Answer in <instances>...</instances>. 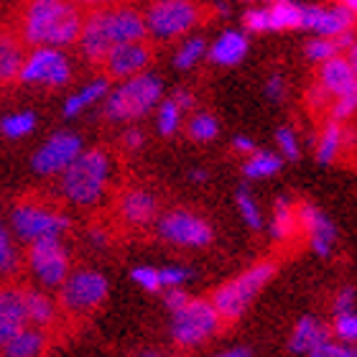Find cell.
<instances>
[{"instance_id": "6da1fadb", "label": "cell", "mask_w": 357, "mask_h": 357, "mask_svg": "<svg viewBox=\"0 0 357 357\" xmlns=\"http://www.w3.org/2000/svg\"><path fill=\"white\" fill-rule=\"evenodd\" d=\"M146 26H143V13L130 6H105L95 8L89 15H84L82 31L77 38L79 54L89 64L102 67L105 56L120 44L130 41H146Z\"/></svg>"}, {"instance_id": "7a4b0ae2", "label": "cell", "mask_w": 357, "mask_h": 357, "mask_svg": "<svg viewBox=\"0 0 357 357\" xmlns=\"http://www.w3.org/2000/svg\"><path fill=\"white\" fill-rule=\"evenodd\" d=\"M84 15L72 0H26L21 13V41L29 46H75Z\"/></svg>"}, {"instance_id": "3957f363", "label": "cell", "mask_w": 357, "mask_h": 357, "mask_svg": "<svg viewBox=\"0 0 357 357\" xmlns=\"http://www.w3.org/2000/svg\"><path fill=\"white\" fill-rule=\"evenodd\" d=\"M112 178V158L102 149H87L59 174V194L75 207H95Z\"/></svg>"}, {"instance_id": "277c9868", "label": "cell", "mask_w": 357, "mask_h": 357, "mask_svg": "<svg viewBox=\"0 0 357 357\" xmlns=\"http://www.w3.org/2000/svg\"><path fill=\"white\" fill-rule=\"evenodd\" d=\"M164 97V82L153 72H143L110 87L102 100V115L112 123H135L156 110Z\"/></svg>"}, {"instance_id": "5b68a950", "label": "cell", "mask_w": 357, "mask_h": 357, "mask_svg": "<svg viewBox=\"0 0 357 357\" xmlns=\"http://www.w3.org/2000/svg\"><path fill=\"white\" fill-rule=\"evenodd\" d=\"M273 275H275V266L271 261L255 263V266L245 268L243 273L235 275L232 281L222 283L220 289H215L209 304L215 306V312L220 314L222 321H238L253 306L255 298L261 296V291L271 283Z\"/></svg>"}, {"instance_id": "8992f818", "label": "cell", "mask_w": 357, "mask_h": 357, "mask_svg": "<svg viewBox=\"0 0 357 357\" xmlns=\"http://www.w3.org/2000/svg\"><path fill=\"white\" fill-rule=\"evenodd\" d=\"M202 21V6L197 0H151L143 26L153 41H176L189 36Z\"/></svg>"}, {"instance_id": "52a82bcc", "label": "cell", "mask_w": 357, "mask_h": 357, "mask_svg": "<svg viewBox=\"0 0 357 357\" xmlns=\"http://www.w3.org/2000/svg\"><path fill=\"white\" fill-rule=\"evenodd\" d=\"M69 227H72V220L59 209L41 204V202H18L10 209V227L8 230L15 240L31 245V243L44 238H61Z\"/></svg>"}, {"instance_id": "ba28073f", "label": "cell", "mask_w": 357, "mask_h": 357, "mask_svg": "<svg viewBox=\"0 0 357 357\" xmlns=\"http://www.w3.org/2000/svg\"><path fill=\"white\" fill-rule=\"evenodd\" d=\"M59 296H56V306L64 309L67 314H82L95 312L97 306H102L110 294V283L107 275L95 271V268H77L69 271V275L61 281Z\"/></svg>"}, {"instance_id": "9c48e42d", "label": "cell", "mask_w": 357, "mask_h": 357, "mask_svg": "<svg viewBox=\"0 0 357 357\" xmlns=\"http://www.w3.org/2000/svg\"><path fill=\"white\" fill-rule=\"evenodd\" d=\"M72 75H75V67L64 49L36 46L26 54L15 82L38 89H61L72 82Z\"/></svg>"}, {"instance_id": "30bf717a", "label": "cell", "mask_w": 357, "mask_h": 357, "mask_svg": "<svg viewBox=\"0 0 357 357\" xmlns=\"http://www.w3.org/2000/svg\"><path fill=\"white\" fill-rule=\"evenodd\" d=\"M220 324L222 319L209 304V298H189L178 312L172 314L169 332L178 347H199L220 332Z\"/></svg>"}, {"instance_id": "8fae6325", "label": "cell", "mask_w": 357, "mask_h": 357, "mask_svg": "<svg viewBox=\"0 0 357 357\" xmlns=\"http://www.w3.org/2000/svg\"><path fill=\"white\" fill-rule=\"evenodd\" d=\"M156 230L161 240L169 245L189 248V250H202L215 243V230L209 220L192 212V209H169L161 217H156Z\"/></svg>"}, {"instance_id": "7c38bea8", "label": "cell", "mask_w": 357, "mask_h": 357, "mask_svg": "<svg viewBox=\"0 0 357 357\" xmlns=\"http://www.w3.org/2000/svg\"><path fill=\"white\" fill-rule=\"evenodd\" d=\"M26 263H29V271L33 273V278L44 289H59L61 281L72 271V258H69V250L61 243V238H44L31 243L29 253H26Z\"/></svg>"}, {"instance_id": "4fadbf2b", "label": "cell", "mask_w": 357, "mask_h": 357, "mask_svg": "<svg viewBox=\"0 0 357 357\" xmlns=\"http://www.w3.org/2000/svg\"><path fill=\"white\" fill-rule=\"evenodd\" d=\"M82 151L84 143L79 135L69 133V130H59V133H54L52 138H46L38 146L33 158H31V166L41 176H59Z\"/></svg>"}, {"instance_id": "5bb4252c", "label": "cell", "mask_w": 357, "mask_h": 357, "mask_svg": "<svg viewBox=\"0 0 357 357\" xmlns=\"http://www.w3.org/2000/svg\"><path fill=\"white\" fill-rule=\"evenodd\" d=\"M296 225L298 232H304L306 238H309V245H312V250L319 258H329V255L335 253L337 240H340L337 225L317 204H312V202L296 204Z\"/></svg>"}, {"instance_id": "9a60e30c", "label": "cell", "mask_w": 357, "mask_h": 357, "mask_svg": "<svg viewBox=\"0 0 357 357\" xmlns=\"http://www.w3.org/2000/svg\"><path fill=\"white\" fill-rule=\"evenodd\" d=\"M153 59V52H151V46L146 41H130V44H120L115 46L107 56H105L102 67H105V75L107 79H130L135 75H143V72H149V64Z\"/></svg>"}, {"instance_id": "2e32d148", "label": "cell", "mask_w": 357, "mask_h": 357, "mask_svg": "<svg viewBox=\"0 0 357 357\" xmlns=\"http://www.w3.org/2000/svg\"><path fill=\"white\" fill-rule=\"evenodd\" d=\"M355 26V13L344 10L342 6H301V26L314 36L335 38L340 33H347Z\"/></svg>"}, {"instance_id": "e0dca14e", "label": "cell", "mask_w": 357, "mask_h": 357, "mask_svg": "<svg viewBox=\"0 0 357 357\" xmlns=\"http://www.w3.org/2000/svg\"><path fill=\"white\" fill-rule=\"evenodd\" d=\"M355 49H350L342 56L319 64V82L327 89L329 97L340 95H357V56Z\"/></svg>"}, {"instance_id": "ac0fdd59", "label": "cell", "mask_w": 357, "mask_h": 357, "mask_svg": "<svg viewBox=\"0 0 357 357\" xmlns=\"http://www.w3.org/2000/svg\"><path fill=\"white\" fill-rule=\"evenodd\" d=\"M118 217L130 227H149L158 217V199L156 194L141 186H133L120 194L118 199Z\"/></svg>"}, {"instance_id": "d6986e66", "label": "cell", "mask_w": 357, "mask_h": 357, "mask_svg": "<svg viewBox=\"0 0 357 357\" xmlns=\"http://www.w3.org/2000/svg\"><path fill=\"white\" fill-rule=\"evenodd\" d=\"M194 107V95L189 89H176L174 95L161 97V102L156 105V128L164 138H174L181 130L184 123V112Z\"/></svg>"}, {"instance_id": "ffe728a7", "label": "cell", "mask_w": 357, "mask_h": 357, "mask_svg": "<svg viewBox=\"0 0 357 357\" xmlns=\"http://www.w3.org/2000/svg\"><path fill=\"white\" fill-rule=\"evenodd\" d=\"M29 324L21 286H0V347Z\"/></svg>"}, {"instance_id": "44dd1931", "label": "cell", "mask_w": 357, "mask_h": 357, "mask_svg": "<svg viewBox=\"0 0 357 357\" xmlns=\"http://www.w3.org/2000/svg\"><path fill=\"white\" fill-rule=\"evenodd\" d=\"M250 41H248L245 31H222L220 36L207 46V59L217 67H238L240 61L248 56Z\"/></svg>"}, {"instance_id": "7402d4cb", "label": "cell", "mask_w": 357, "mask_h": 357, "mask_svg": "<svg viewBox=\"0 0 357 357\" xmlns=\"http://www.w3.org/2000/svg\"><path fill=\"white\" fill-rule=\"evenodd\" d=\"M110 87L112 84L107 77L89 79V82L82 84L77 92L67 95V100H64V105H61V115H64V118H77V115H82L84 110L95 107L97 102H102L105 97H107V92H110Z\"/></svg>"}, {"instance_id": "603a6c76", "label": "cell", "mask_w": 357, "mask_h": 357, "mask_svg": "<svg viewBox=\"0 0 357 357\" xmlns=\"http://www.w3.org/2000/svg\"><path fill=\"white\" fill-rule=\"evenodd\" d=\"M350 143H355V133L347 130L344 126H340V123H332V120H329L327 126L321 128L319 138H317V161H319L321 166L335 164Z\"/></svg>"}, {"instance_id": "cb8c5ba5", "label": "cell", "mask_w": 357, "mask_h": 357, "mask_svg": "<svg viewBox=\"0 0 357 357\" xmlns=\"http://www.w3.org/2000/svg\"><path fill=\"white\" fill-rule=\"evenodd\" d=\"M329 337H332V332H329V327L321 319H317V317H301L294 324V329H291L289 350L296 352V355H309L317 344L329 340Z\"/></svg>"}, {"instance_id": "d4e9b609", "label": "cell", "mask_w": 357, "mask_h": 357, "mask_svg": "<svg viewBox=\"0 0 357 357\" xmlns=\"http://www.w3.org/2000/svg\"><path fill=\"white\" fill-rule=\"evenodd\" d=\"M23 304H26V319H29V327H52L56 321V314H59V306H56V298H52L46 291L38 289H23Z\"/></svg>"}, {"instance_id": "484cf974", "label": "cell", "mask_w": 357, "mask_h": 357, "mask_svg": "<svg viewBox=\"0 0 357 357\" xmlns=\"http://www.w3.org/2000/svg\"><path fill=\"white\" fill-rule=\"evenodd\" d=\"M350 49H355V33L347 31V33H340V36L329 38V36H314L312 41H306V59L312 64H324V61L335 59V56H342Z\"/></svg>"}, {"instance_id": "4316f807", "label": "cell", "mask_w": 357, "mask_h": 357, "mask_svg": "<svg viewBox=\"0 0 357 357\" xmlns=\"http://www.w3.org/2000/svg\"><path fill=\"white\" fill-rule=\"evenodd\" d=\"M46 342H49V340H46V335L41 329L26 324V327L18 329L0 350H3L6 357H41L46 350Z\"/></svg>"}, {"instance_id": "83f0119b", "label": "cell", "mask_w": 357, "mask_h": 357, "mask_svg": "<svg viewBox=\"0 0 357 357\" xmlns=\"http://www.w3.org/2000/svg\"><path fill=\"white\" fill-rule=\"evenodd\" d=\"M271 238L275 243H289L294 240V235L298 232L296 225V204L289 199V197H278L273 204V212H271Z\"/></svg>"}, {"instance_id": "f1b7e54d", "label": "cell", "mask_w": 357, "mask_h": 357, "mask_svg": "<svg viewBox=\"0 0 357 357\" xmlns=\"http://www.w3.org/2000/svg\"><path fill=\"white\" fill-rule=\"evenodd\" d=\"M23 59L26 52L21 38L13 33H0V84H10L18 79Z\"/></svg>"}, {"instance_id": "f546056e", "label": "cell", "mask_w": 357, "mask_h": 357, "mask_svg": "<svg viewBox=\"0 0 357 357\" xmlns=\"http://www.w3.org/2000/svg\"><path fill=\"white\" fill-rule=\"evenodd\" d=\"M283 169V158L273 151H253L243 164L248 178H271Z\"/></svg>"}, {"instance_id": "4dcf8cb0", "label": "cell", "mask_w": 357, "mask_h": 357, "mask_svg": "<svg viewBox=\"0 0 357 357\" xmlns=\"http://www.w3.org/2000/svg\"><path fill=\"white\" fill-rule=\"evenodd\" d=\"M204 59H207V41L202 36H192L189 33V36H184L176 54H174V67L181 69V72H189V69H194Z\"/></svg>"}, {"instance_id": "1f68e13d", "label": "cell", "mask_w": 357, "mask_h": 357, "mask_svg": "<svg viewBox=\"0 0 357 357\" xmlns=\"http://www.w3.org/2000/svg\"><path fill=\"white\" fill-rule=\"evenodd\" d=\"M271 31H296L301 26V6L294 0H281L268 6Z\"/></svg>"}, {"instance_id": "d6a6232c", "label": "cell", "mask_w": 357, "mask_h": 357, "mask_svg": "<svg viewBox=\"0 0 357 357\" xmlns=\"http://www.w3.org/2000/svg\"><path fill=\"white\" fill-rule=\"evenodd\" d=\"M36 130V112L31 110H15L8 112L6 118H0V133L10 141H21L26 135Z\"/></svg>"}, {"instance_id": "836d02e7", "label": "cell", "mask_w": 357, "mask_h": 357, "mask_svg": "<svg viewBox=\"0 0 357 357\" xmlns=\"http://www.w3.org/2000/svg\"><path fill=\"white\" fill-rule=\"evenodd\" d=\"M186 133L194 143H212L220 135V120L212 112H194L186 126Z\"/></svg>"}, {"instance_id": "e575fe53", "label": "cell", "mask_w": 357, "mask_h": 357, "mask_svg": "<svg viewBox=\"0 0 357 357\" xmlns=\"http://www.w3.org/2000/svg\"><path fill=\"white\" fill-rule=\"evenodd\" d=\"M235 202H238V212H240V217H243V222H245L250 230H263V209H261V204H258V199L250 194L248 186H240Z\"/></svg>"}, {"instance_id": "d590c367", "label": "cell", "mask_w": 357, "mask_h": 357, "mask_svg": "<svg viewBox=\"0 0 357 357\" xmlns=\"http://www.w3.org/2000/svg\"><path fill=\"white\" fill-rule=\"evenodd\" d=\"M18 263H21V255H18V248H15V238L10 235L6 225L0 222V275L15 273Z\"/></svg>"}, {"instance_id": "8d00e7d4", "label": "cell", "mask_w": 357, "mask_h": 357, "mask_svg": "<svg viewBox=\"0 0 357 357\" xmlns=\"http://www.w3.org/2000/svg\"><path fill=\"white\" fill-rule=\"evenodd\" d=\"M275 146H278V156L283 161H298L301 158V141H298V133L291 126H283L275 130Z\"/></svg>"}, {"instance_id": "74e56055", "label": "cell", "mask_w": 357, "mask_h": 357, "mask_svg": "<svg viewBox=\"0 0 357 357\" xmlns=\"http://www.w3.org/2000/svg\"><path fill=\"white\" fill-rule=\"evenodd\" d=\"M335 337L344 344H355L357 340V314L355 312H335V321H332V329Z\"/></svg>"}, {"instance_id": "f35d334b", "label": "cell", "mask_w": 357, "mask_h": 357, "mask_svg": "<svg viewBox=\"0 0 357 357\" xmlns=\"http://www.w3.org/2000/svg\"><path fill=\"white\" fill-rule=\"evenodd\" d=\"M355 107H357V95H340V97H332V102H329L327 110H329L332 123L344 126V123L355 115Z\"/></svg>"}, {"instance_id": "ab89813d", "label": "cell", "mask_w": 357, "mask_h": 357, "mask_svg": "<svg viewBox=\"0 0 357 357\" xmlns=\"http://www.w3.org/2000/svg\"><path fill=\"white\" fill-rule=\"evenodd\" d=\"M158 278H161L164 289H184V283L194 278V271L186 266H166L158 268Z\"/></svg>"}, {"instance_id": "60d3db41", "label": "cell", "mask_w": 357, "mask_h": 357, "mask_svg": "<svg viewBox=\"0 0 357 357\" xmlns=\"http://www.w3.org/2000/svg\"><path fill=\"white\" fill-rule=\"evenodd\" d=\"M130 278H133L135 286H141L143 291L149 294H161L164 286H161V278H158V268L153 266H135L130 271Z\"/></svg>"}, {"instance_id": "b9f144b4", "label": "cell", "mask_w": 357, "mask_h": 357, "mask_svg": "<svg viewBox=\"0 0 357 357\" xmlns=\"http://www.w3.org/2000/svg\"><path fill=\"white\" fill-rule=\"evenodd\" d=\"M243 29L248 33H268L271 31V18H268V6L250 8L243 15Z\"/></svg>"}, {"instance_id": "7bdbcfd3", "label": "cell", "mask_w": 357, "mask_h": 357, "mask_svg": "<svg viewBox=\"0 0 357 357\" xmlns=\"http://www.w3.org/2000/svg\"><path fill=\"white\" fill-rule=\"evenodd\" d=\"M306 357H357L355 344H344V342H332V337L319 342Z\"/></svg>"}, {"instance_id": "ee69618b", "label": "cell", "mask_w": 357, "mask_h": 357, "mask_svg": "<svg viewBox=\"0 0 357 357\" xmlns=\"http://www.w3.org/2000/svg\"><path fill=\"white\" fill-rule=\"evenodd\" d=\"M306 102H309L312 110H327L329 102H332V97H329V92L321 87V84H314V87L306 92Z\"/></svg>"}, {"instance_id": "f6af8a7d", "label": "cell", "mask_w": 357, "mask_h": 357, "mask_svg": "<svg viewBox=\"0 0 357 357\" xmlns=\"http://www.w3.org/2000/svg\"><path fill=\"white\" fill-rule=\"evenodd\" d=\"M283 95H286V82H283L281 75H271L266 79V97L271 102H281Z\"/></svg>"}, {"instance_id": "bcb514c9", "label": "cell", "mask_w": 357, "mask_h": 357, "mask_svg": "<svg viewBox=\"0 0 357 357\" xmlns=\"http://www.w3.org/2000/svg\"><path fill=\"white\" fill-rule=\"evenodd\" d=\"M120 143H123V149L126 151H138L146 143V135H143L141 128H126L123 130V138H120Z\"/></svg>"}, {"instance_id": "7dc6e473", "label": "cell", "mask_w": 357, "mask_h": 357, "mask_svg": "<svg viewBox=\"0 0 357 357\" xmlns=\"http://www.w3.org/2000/svg\"><path fill=\"white\" fill-rule=\"evenodd\" d=\"M335 312H355V289L352 286H344V289L337 291Z\"/></svg>"}, {"instance_id": "c3c4849f", "label": "cell", "mask_w": 357, "mask_h": 357, "mask_svg": "<svg viewBox=\"0 0 357 357\" xmlns=\"http://www.w3.org/2000/svg\"><path fill=\"white\" fill-rule=\"evenodd\" d=\"M189 298H192V296H189L184 289H166L164 304H166V309L174 314V312H178V309H181V306H184Z\"/></svg>"}, {"instance_id": "681fc988", "label": "cell", "mask_w": 357, "mask_h": 357, "mask_svg": "<svg viewBox=\"0 0 357 357\" xmlns=\"http://www.w3.org/2000/svg\"><path fill=\"white\" fill-rule=\"evenodd\" d=\"M232 149L238 151V153H243V156H250L253 151H258V146H255V141L248 138V135H235V138H232Z\"/></svg>"}, {"instance_id": "f907efd6", "label": "cell", "mask_w": 357, "mask_h": 357, "mask_svg": "<svg viewBox=\"0 0 357 357\" xmlns=\"http://www.w3.org/2000/svg\"><path fill=\"white\" fill-rule=\"evenodd\" d=\"M89 240H92L95 248H105L110 243V240H107V232H105L102 227H92V230H89Z\"/></svg>"}, {"instance_id": "816d5d0a", "label": "cell", "mask_w": 357, "mask_h": 357, "mask_svg": "<svg viewBox=\"0 0 357 357\" xmlns=\"http://www.w3.org/2000/svg\"><path fill=\"white\" fill-rule=\"evenodd\" d=\"M72 3H75L77 8H92V10H95V8H105V6H112V3H115V0H72Z\"/></svg>"}, {"instance_id": "f5cc1de1", "label": "cell", "mask_w": 357, "mask_h": 357, "mask_svg": "<svg viewBox=\"0 0 357 357\" xmlns=\"http://www.w3.org/2000/svg\"><path fill=\"white\" fill-rule=\"evenodd\" d=\"M215 357H250V350L248 347H230V350L220 352V355Z\"/></svg>"}, {"instance_id": "db71d44e", "label": "cell", "mask_w": 357, "mask_h": 357, "mask_svg": "<svg viewBox=\"0 0 357 357\" xmlns=\"http://www.w3.org/2000/svg\"><path fill=\"white\" fill-rule=\"evenodd\" d=\"M189 176H192V181H197V184H202V181H207L209 174L204 172V169H194V172H189Z\"/></svg>"}, {"instance_id": "11a10c76", "label": "cell", "mask_w": 357, "mask_h": 357, "mask_svg": "<svg viewBox=\"0 0 357 357\" xmlns=\"http://www.w3.org/2000/svg\"><path fill=\"white\" fill-rule=\"evenodd\" d=\"M337 6H342L344 10L355 13V10H357V0H337Z\"/></svg>"}, {"instance_id": "9f6ffc18", "label": "cell", "mask_w": 357, "mask_h": 357, "mask_svg": "<svg viewBox=\"0 0 357 357\" xmlns=\"http://www.w3.org/2000/svg\"><path fill=\"white\" fill-rule=\"evenodd\" d=\"M138 357H169V355H164L161 350H143Z\"/></svg>"}, {"instance_id": "6f0895ef", "label": "cell", "mask_w": 357, "mask_h": 357, "mask_svg": "<svg viewBox=\"0 0 357 357\" xmlns=\"http://www.w3.org/2000/svg\"><path fill=\"white\" fill-rule=\"evenodd\" d=\"M273 3H281V0H263V6H273Z\"/></svg>"}, {"instance_id": "680465c9", "label": "cell", "mask_w": 357, "mask_h": 357, "mask_svg": "<svg viewBox=\"0 0 357 357\" xmlns=\"http://www.w3.org/2000/svg\"><path fill=\"white\" fill-rule=\"evenodd\" d=\"M245 3H253V0H245Z\"/></svg>"}]
</instances>
